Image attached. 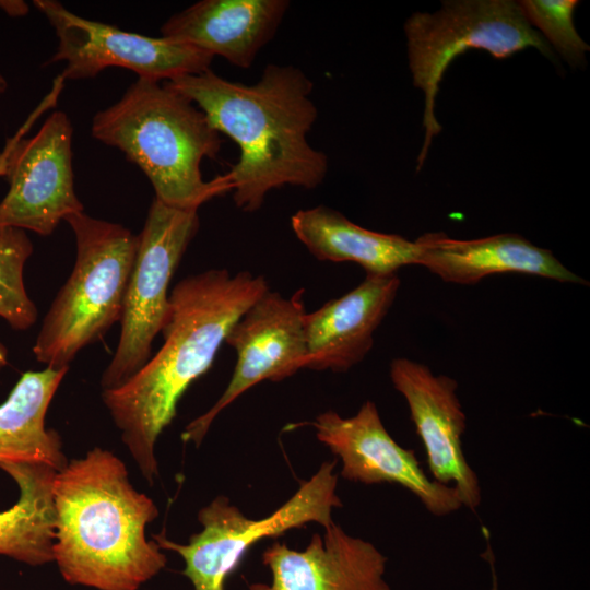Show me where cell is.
Wrapping results in <instances>:
<instances>
[{"instance_id": "6da1fadb", "label": "cell", "mask_w": 590, "mask_h": 590, "mask_svg": "<svg viewBox=\"0 0 590 590\" xmlns=\"http://www.w3.org/2000/svg\"><path fill=\"white\" fill-rule=\"evenodd\" d=\"M163 83L239 148L237 163L225 174L238 209L255 212L270 191L284 186L310 190L323 182L328 157L307 140L318 116L314 83L299 68L269 63L253 84L211 69Z\"/></svg>"}, {"instance_id": "7a4b0ae2", "label": "cell", "mask_w": 590, "mask_h": 590, "mask_svg": "<svg viewBox=\"0 0 590 590\" xmlns=\"http://www.w3.org/2000/svg\"><path fill=\"white\" fill-rule=\"evenodd\" d=\"M268 290L263 275L210 269L186 276L169 293L164 343L103 401L143 477L158 474L155 444L190 385L212 366L234 323Z\"/></svg>"}, {"instance_id": "3957f363", "label": "cell", "mask_w": 590, "mask_h": 590, "mask_svg": "<svg viewBox=\"0 0 590 590\" xmlns=\"http://www.w3.org/2000/svg\"><path fill=\"white\" fill-rule=\"evenodd\" d=\"M54 560L63 579L98 590H138L166 565L145 527L154 502L130 483L125 463L94 448L68 462L52 483Z\"/></svg>"}, {"instance_id": "277c9868", "label": "cell", "mask_w": 590, "mask_h": 590, "mask_svg": "<svg viewBox=\"0 0 590 590\" xmlns=\"http://www.w3.org/2000/svg\"><path fill=\"white\" fill-rule=\"evenodd\" d=\"M92 137L117 148L150 180L155 199L179 209H199L232 190L225 175L205 181L203 158L221 150L220 132L205 114L163 82L138 78L111 106L96 113Z\"/></svg>"}, {"instance_id": "5b68a950", "label": "cell", "mask_w": 590, "mask_h": 590, "mask_svg": "<svg viewBox=\"0 0 590 590\" xmlns=\"http://www.w3.org/2000/svg\"><path fill=\"white\" fill-rule=\"evenodd\" d=\"M76 244L71 274L52 300L33 353L48 368L69 367L78 353L121 321L138 235L84 211L64 219Z\"/></svg>"}, {"instance_id": "8992f818", "label": "cell", "mask_w": 590, "mask_h": 590, "mask_svg": "<svg viewBox=\"0 0 590 590\" xmlns=\"http://www.w3.org/2000/svg\"><path fill=\"white\" fill-rule=\"evenodd\" d=\"M413 84L425 97V139L417 158L421 168L430 142L441 126L434 109L439 83L450 62L468 49H482L505 59L528 47L545 57L554 55L544 37L511 0L444 1L435 13H414L404 24Z\"/></svg>"}, {"instance_id": "52a82bcc", "label": "cell", "mask_w": 590, "mask_h": 590, "mask_svg": "<svg viewBox=\"0 0 590 590\" xmlns=\"http://www.w3.org/2000/svg\"><path fill=\"white\" fill-rule=\"evenodd\" d=\"M334 467L335 461H324L290 499L267 517L248 518L227 497L217 496L198 512L203 529L191 535L188 544L170 541L164 533L154 535L155 542L182 557V574L194 590H225L227 577L259 541L311 522L323 529L333 522V510L342 507Z\"/></svg>"}, {"instance_id": "ba28073f", "label": "cell", "mask_w": 590, "mask_h": 590, "mask_svg": "<svg viewBox=\"0 0 590 590\" xmlns=\"http://www.w3.org/2000/svg\"><path fill=\"white\" fill-rule=\"evenodd\" d=\"M198 211L153 199L138 235L121 333L101 378L103 391L125 384L150 359L152 343L168 319L170 281L200 226Z\"/></svg>"}, {"instance_id": "9c48e42d", "label": "cell", "mask_w": 590, "mask_h": 590, "mask_svg": "<svg viewBox=\"0 0 590 590\" xmlns=\"http://www.w3.org/2000/svg\"><path fill=\"white\" fill-rule=\"evenodd\" d=\"M58 38L47 64L64 62L66 80L95 78L110 67L129 69L140 79L157 82L199 74L210 69L214 56L186 43L149 37L87 20L56 0H34Z\"/></svg>"}, {"instance_id": "30bf717a", "label": "cell", "mask_w": 590, "mask_h": 590, "mask_svg": "<svg viewBox=\"0 0 590 590\" xmlns=\"http://www.w3.org/2000/svg\"><path fill=\"white\" fill-rule=\"evenodd\" d=\"M304 293L300 288L285 298L268 290L234 323L225 340L237 357L229 382L214 405L186 426L185 442L199 446L216 416L248 389L306 369Z\"/></svg>"}, {"instance_id": "8fae6325", "label": "cell", "mask_w": 590, "mask_h": 590, "mask_svg": "<svg viewBox=\"0 0 590 590\" xmlns=\"http://www.w3.org/2000/svg\"><path fill=\"white\" fill-rule=\"evenodd\" d=\"M73 128L68 115L52 111L32 138H21L9 161V190L0 202V227L54 233L61 221L83 212L74 189Z\"/></svg>"}, {"instance_id": "7c38bea8", "label": "cell", "mask_w": 590, "mask_h": 590, "mask_svg": "<svg viewBox=\"0 0 590 590\" xmlns=\"http://www.w3.org/2000/svg\"><path fill=\"white\" fill-rule=\"evenodd\" d=\"M317 439L342 462L341 476L363 484L391 483L411 492L434 516H447L462 507L452 486L430 480L414 451L401 447L388 433L373 401L343 417L332 410L312 422Z\"/></svg>"}, {"instance_id": "4fadbf2b", "label": "cell", "mask_w": 590, "mask_h": 590, "mask_svg": "<svg viewBox=\"0 0 590 590\" xmlns=\"http://www.w3.org/2000/svg\"><path fill=\"white\" fill-rule=\"evenodd\" d=\"M389 375L394 389L405 399L433 480L455 487L462 506L475 511L482 499L481 485L462 448L467 417L457 381L405 357L392 359Z\"/></svg>"}, {"instance_id": "5bb4252c", "label": "cell", "mask_w": 590, "mask_h": 590, "mask_svg": "<svg viewBox=\"0 0 590 590\" xmlns=\"http://www.w3.org/2000/svg\"><path fill=\"white\" fill-rule=\"evenodd\" d=\"M272 582L249 590H391L388 558L370 542L347 534L334 521L303 551L274 542L262 554Z\"/></svg>"}, {"instance_id": "9a60e30c", "label": "cell", "mask_w": 590, "mask_h": 590, "mask_svg": "<svg viewBox=\"0 0 590 590\" xmlns=\"http://www.w3.org/2000/svg\"><path fill=\"white\" fill-rule=\"evenodd\" d=\"M400 287L397 274L366 275L339 298L306 312V369L345 373L371 350L374 333L393 305Z\"/></svg>"}, {"instance_id": "2e32d148", "label": "cell", "mask_w": 590, "mask_h": 590, "mask_svg": "<svg viewBox=\"0 0 590 590\" xmlns=\"http://www.w3.org/2000/svg\"><path fill=\"white\" fill-rule=\"evenodd\" d=\"M288 8V0H202L173 14L161 34L247 69L273 38Z\"/></svg>"}, {"instance_id": "e0dca14e", "label": "cell", "mask_w": 590, "mask_h": 590, "mask_svg": "<svg viewBox=\"0 0 590 590\" xmlns=\"http://www.w3.org/2000/svg\"><path fill=\"white\" fill-rule=\"evenodd\" d=\"M416 264L441 280L470 285L496 273H522L563 283L586 281L566 268L552 251L517 234L479 239H455L444 233H426L415 240Z\"/></svg>"}, {"instance_id": "ac0fdd59", "label": "cell", "mask_w": 590, "mask_h": 590, "mask_svg": "<svg viewBox=\"0 0 590 590\" xmlns=\"http://www.w3.org/2000/svg\"><path fill=\"white\" fill-rule=\"evenodd\" d=\"M297 239L319 261L354 262L366 275H392L416 264L417 245L396 234L364 228L326 205L303 209L291 217Z\"/></svg>"}, {"instance_id": "d6986e66", "label": "cell", "mask_w": 590, "mask_h": 590, "mask_svg": "<svg viewBox=\"0 0 590 590\" xmlns=\"http://www.w3.org/2000/svg\"><path fill=\"white\" fill-rule=\"evenodd\" d=\"M69 367L26 371L0 405V463L67 465L58 433L45 426L49 404Z\"/></svg>"}, {"instance_id": "ffe728a7", "label": "cell", "mask_w": 590, "mask_h": 590, "mask_svg": "<svg viewBox=\"0 0 590 590\" xmlns=\"http://www.w3.org/2000/svg\"><path fill=\"white\" fill-rule=\"evenodd\" d=\"M0 469L15 481L20 491L17 502L0 512V555L31 566L52 562V483L57 471L37 462H5L0 463Z\"/></svg>"}, {"instance_id": "44dd1931", "label": "cell", "mask_w": 590, "mask_h": 590, "mask_svg": "<svg viewBox=\"0 0 590 590\" xmlns=\"http://www.w3.org/2000/svg\"><path fill=\"white\" fill-rule=\"evenodd\" d=\"M33 244L25 231L0 227V316L15 330H26L37 319V309L28 297L23 280Z\"/></svg>"}, {"instance_id": "7402d4cb", "label": "cell", "mask_w": 590, "mask_h": 590, "mask_svg": "<svg viewBox=\"0 0 590 590\" xmlns=\"http://www.w3.org/2000/svg\"><path fill=\"white\" fill-rule=\"evenodd\" d=\"M528 22L559 51L573 67L585 61L589 45L577 33L573 13L576 0H523L518 2Z\"/></svg>"}, {"instance_id": "603a6c76", "label": "cell", "mask_w": 590, "mask_h": 590, "mask_svg": "<svg viewBox=\"0 0 590 590\" xmlns=\"http://www.w3.org/2000/svg\"><path fill=\"white\" fill-rule=\"evenodd\" d=\"M50 108V104L47 101H42L40 104L33 110L31 116L21 126L17 132L7 140L3 151L0 153V177L7 175L11 152L15 143L23 138L27 130L32 127L35 120Z\"/></svg>"}, {"instance_id": "cb8c5ba5", "label": "cell", "mask_w": 590, "mask_h": 590, "mask_svg": "<svg viewBox=\"0 0 590 590\" xmlns=\"http://www.w3.org/2000/svg\"><path fill=\"white\" fill-rule=\"evenodd\" d=\"M483 532H484V535H485L486 541H487V547H486L485 553L482 554V556L488 563L489 568H491V574H492V587H491V590H499L498 577H497V573H496V569H495V556L493 554L491 543H489V532L485 528H483Z\"/></svg>"}, {"instance_id": "d4e9b609", "label": "cell", "mask_w": 590, "mask_h": 590, "mask_svg": "<svg viewBox=\"0 0 590 590\" xmlns=\"http://www.w3.org/2000/svg\"><path fill=\"white\" fill-rule=\"evenodd\" d=\"M0 9L11 16H21L28 12L26 2L20 0L0 1Z\"/></svg>"}, {"instance_id": "484cf974", "label": "cell", "mask_w": 590, "mask_h": 590, "mask_svg": "<svg viewBox=\"0 0 590 590\" xmlns=\"http://www.w3.org/2000/svg\"><path fill=\"white\" fill-rule=\"evenodd\" d=\"M8 364V351L3 344L0 343V369Z\"/></svg>"}, {"instance_id": "4316f807", "label": "cell", "mask_w": 590, "mask_h": 590, "mask_svg": "<svg viewBox=\"0 0 590 590\" xmlns=\"http://www.w3.org/2000/svg\"><path fill=\"white\" fill-rule=\"evenodd\" d=\"M8 87V82L5 78L0 73V95L5 92Z\"/></svg>"}]
</instances>
